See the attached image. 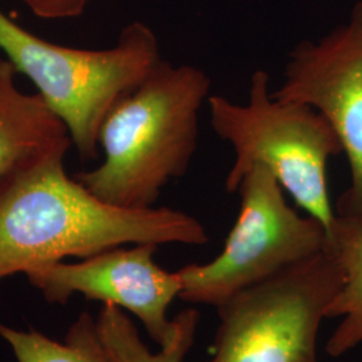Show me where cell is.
Masks as SVG:
<instances>
[{
    "label": "cell",
    "mask_w": 362,
    "mask_h": 362,
    "mask_svg": "<svg viewBox=\"0 0 362 362\" xmlns=\"http://www.w3.org/2000/svg\"><path fill=\"white\" fill-rule=\"evenodd\" d=\"M70 145L59 144L0 179V284L125 245L209 243L206 227L184 211L118 207L91 194L66 172Z\"/></svg>",
    "instance_id": "6da1fadb"
},
{
    "label": "cell",
    "mask_w": 362,
    "mask_h": 362,
    "mask_svg": "<svg viewBox=\"0 0 362 362\" xmlns=\"http://www.w3.org/2000/svg\"><path fill=\"white\" fill-rule=\"evenodd\" d=\"M211 83L203 69L163 58L106 117L100 130L103 163L76 179L106 203L155 207L161 191L185 176L194 160Z\"/></svg>",
    "instance_id": "7a4b0ae2"
},
{
    "label": "cell",
    "mask_w": 362,
    "mask_h": 362,
    "mask_svg": "<svg viewBox=\"0 0 362 362\" xmlns=\"http://www.w3.org/2000/svg\"><path fill=\"white\" fill-rule=\"evenodd\" d=\"M0 52L37 86L85 161L100 155L106 117L163 59L155 31L139 21L122 28L113 47L83 50L39 38L1 10Z\"/></svg>",
    "instance_id": "3957f363"
},
{
    "label": "cell",
    "mask_w": 362,
    "mask_h": 362,
    "mask_svg": "<svg viewBox=\"0 0 362 362\" xmlns=\"http://www.w3.org/2000/svg\"><path fill=\"white\" fill-rule=\"evenodd\" d=\"M215 134L233 149L226 191L238 192L248 170L264 167L298 207L329 233L336 218L327 185V164L344 153L336 130L309 105L272 97L270 76L258 69L250 79L246 104L214 94L207 101Z\"/></svg>",
    "instance_id": "277c9868"
},
{
    "label": "cell",
    "mask_w": 362,
    "mask_h": 362,
    "mask_svg": "<svg viewBox=\"0 0 362 362\" xmlns=\"http://www.w3.org/2000/svg\"><path fill=\"white\" fill-rule=\"evenodd\" d=\"M272 172L257 165L238 188L240 211L219 255L177 272L180 299L219 308L230 298L325 251L324 224L288 206Z\"/></svg>",
    "instance_id": "5b68a950"
},
{
    "label": "cell",
    "mask_w": 362,
    "mask_h": 362,
    "mask_svg": "<svg viewBox=\"0 0 362 362\" xmlns=\"http://www.w3.org/2000/svg\"><path fill=\"white\" fill-rule=\"evenodd\" d=\"M344 275L326 248L238 293L218 309L214 356L207 362H309Z\"/></svg>",
    "instance_id": "8992f818"
},
{
    "label": "cell",
    "mask_w": 362,
    "mask_h": 362,
    "mask_svg": "<svg viewBox=\"0 0 362 362\" xmlns=\"http://www.w3.org/2000/svg\"><path fill=\"white\" fill-rule=\"evenodd\" d=\"M281 101L309 105L336 130L348 157L351 182L337 202V215L362 218V0L322 38L302 40L288 52Z\"/></svg>",
    "instance_id": "52a82bcc"
},
{
    "label": "cell",
    "mask_w": 362,
    "mask_h": 362,
    "mask_svg": "<svg viewBox=\"0 0 362 362\" xmlns=\"http://www.w3.org/2000/svg\"><path fill=\"white\" fill-rule=\"evenodd\" d=\"M157 247L153 243L117 247L74 263H47L25 275L50 303L64 305L79 294L129 311L161 348L175 333V320H169L167 313L180 297L181 279L177 272H167L157 264Z\"/></svg>",
    "instance_id": "ba28073f"
},
{
    "label": "cell",
    "mask_w": 362,
    "mask_h": 362,
    "mask_svg": "<svg viewBox=\"0 0 362 362\" xmlns=\"http://www.w3.org/2000/svg\"><path fill=\"white\" fill-rule=\"evenodd\" d=\"M16 69L0 58V179L28 160L71 141L69 130L40 94L15 83Z\"/></svg>",
    "instance_id": "9c48e42d"
},
{
    "label": "cell",
    "mask_w": 362,
    "mask_h": 362,
    "mask_svg": "<svg viewBox=\"0 0 362 362\" xmlns=\"http://www.w3.org/2000/svg\"><path fill=\"white\" fill-rule=\"evenodd\" d=\"M327 248L344 275L326 317H342L326 344L330 357H341L362 344V218L337 215L329 231Z\"/></svg>",
    "instance_id": "30bf717a"
},
{
    "label": "cell",
    "mask_w": 362,
    "mask_h": 362,
    "mask_svg": "<svg viewBox=\"0 0 362 362\" xmlns=\"http://www.w3.org/2000/svg\"><path fill=\"white\" fill-rule=\"evenodd\" d=\"M0 338L16 362H117L100 333L97 318L83 311L69 327L64 341L35 329H18L0 320Z\"/></svg>",
    "instance_id": "8fae6325"
},
{
    "label": "cell",
    "mask_w": 362,
    "mask_h": 362,
    "mask_svg": "<svg viewBox=\"0 0 362 362\" xmlns=\"http://www.w3.org/2000/svg\"><path fill=\"white\" fill-rule=\"evenodd\" d=\"M173 320L176 326L170 341L158 351H152L122 309L104 305L97 315L100 333L117 362H184L194 346L200 313L196 309H185Z\"/></svg>",
    "instance_id": "7c38bea8"
},
{
    "label": "cell",
    "mask_w": 362,
    "mask_h": 362,
    "mask_svg": "<svg viewBox=\"0 0 362 362\" xmlns=\"http://www.w3.org/2000/svg\"><path fill=\"white\" fill-rule=\"evenodd\" d=\"M43 19L77 18L85 11L91 0H21Z\"/></svg>",
    "instance_id": "4fadbf2b"
},
{
    "label": "cell",
    "mask_w": 362,
    "mask_h": 362,
    "mask_svg": "<svg viewBox=\"0 0 362 362\" xmlns=\"http://www.w3.org/2000/svg\"><path fill=\"white\" fill-rule=\"evenodd\" d=\"M309 362H318V361H317V360H311V361H309Z\"/></svg>",
    "instance_id": "5bb4252c"
}]
</instances>
